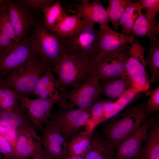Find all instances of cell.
Instances as JSON below:
<instances>
[{"label":"cell","mask_w":159,"mask_h":159,"mask_svg":"<svg viewBox=\"0 0 159 159\" xmlns=\"http://www.w3.org/2000/svg\"><path fill=\"white\" fill-rule=\"evenodd\" d=\"M1 6L0 7V8H1Z\"/></svg>","instance_id":"obj_44"},{"label":"cell","mask_w":159,"mask_h":159,"mask_svg":"<svg viewBox=\"0 0 159 159\" xmlns=\"http://www.w3.org/2000/svg\"><path fill=\"white\" fill-rule=\"evenodd\" d=\"M98 29L99 42L97 56L129 48L128 44H130L135 38L131 35L127 36L112 30L109 25L100 26Z\"/></svg>","instance_id":"obj_16"},{"label":"cell","mask_w":159,"mask_h":159,"mask_svg":"<svg viewBox=\"0 0 159 159\" xmlns=\"http://www.w3.org/2000/svg\"><path fill=\"white\" fill-rule=\"evenodd\" d=\"M150 42L148 54L145 61V66L150 73V85L159 80V40L157 38Z\"/></svg>","instance_id":"obj_27"},{"label":"cell","mask_w":159,"mask_h":159,"mask_svg":"<svg viewBox=\"0 0 159 159\" xmlns=\"http://www.w3.org/2000/svg\"><path fill=\"white\" fill-rule=\"evenodd\" d=\"M0 153L4 157L9 158L16 157L14 143L3 134H0Z\"/></svg>","instance_id":"obj_34"},{"label":"cell","mask_w":159,"mask_h":159,"mask_svg":"<svg viewBox=\"0 0 159 159\" xmlns=\"http://www.w3.org/2000/svg\"><path fill=\"white\" fill-rule=\"evenodd\" d=\"M14 144L16 156L21 159L32 158L43 148L41 136L31 126L17 130Z\"/></svg>","instance_id":"obj_14"},{"label":"cell","mask_w":159,"mask_h":159,"mask_svg":"<svg viewBox=\"0 0 159 159\" xmlns=\"http://www.w3.org/2000/svg\"><path fill=\"white\" fill-rule=\"evenodd\" d=\"M101 94L112 99L118 100L130 88L121 79V77L100 80Z\"/></svg>","instance_id":"obj_26"},{"label":"cell","mask_w":159,"mask_h":159,"mask_svg":"<svg viewBox=\"0 0 159 159\" xmlns=\"http://www.w3.org/2000/svg\"><path fill=\"white\" fill-rule=\"evenodd\" d=\"M51 67V65L45 59L34 57L9 73L1 80L19 97H28L32 95L42 75Z\"/></svg>","instance_id":"obj_2"},{"label":"cell","mask_w":159,"mask_h":159,"mask_svg":"<svg viewBox=\"0 0 159 159\" xmlns=\"http://www.w3.org/2000/svg\"><path fill=\"white\" fill-rule=\"evenodd\" d=\"M43 11L44 15V23L48 28L53 31L56 24L67 14L58 0Z\"/></svg>","instance_id":"obj_30"},{"label":"cell","mask_w":159,"mask_h":159,"mask_svg":"<svg viewBox=\"0 0 159 159\" xmlns=\"http://www.w3.org/2000/svg\"><path fill=\"white\" fill-rule=\"evenodd\" d=\"M90 117V112L79 108L59 109L51 113L49 120L58 129L68 142L87 124Z\"/></svg>","instance_id":"obj_8"},{"label":"cell","mask_w":159,"mask_h":159,"mask_svg":"<svg viewBox=\"0 0 159 159\" xmlns=\"http://www.w3.org/2000/svg\"><path fill=\"white\" fill-rule=\"evenodd\" d=\"M7 1L0 10V55L10 52L17 45L16 37L10 22Z\"/></svg>","instance_id":"obj_18"},{"label":"cell","mask_w":159,"mask_h":159,"mask_svg":"<svg viewBox=\"0 0 159 159\" xmlns=\"http://www.w3.org/2000/svg\"><path fill=\"white\" fill-rule=\"evenodd\" d=\"M2 155L0 153V159H3Z\"/></svg>","instance_id":"obj_42"},{"label":"cell","mask_w":159,"mask_h":159,"mask_svg":"<svg viewBox=\"0 0 159 159\" xmlns=\"http://www.w3.org/2000/svg\"><path fill=\"white\" fill-rule=\"evenodd\" d=\"M142 9L138 1L126 8L119 22V26L122 28L121 33L127 36L131 35V29L135 20L142 13Z\"/></svg>","instance_id":"obj_29"},{"label":"cell","mask_w":159,"mask_h":159,"mask_svg":"<svg viewBox=\"0 0 159 159\" xmlns=\"http://www.w3.org/2000/svg\"><path fill=\"white\" fill-rule=\"evenodd\" d=\"M130 48L96 57L92 66L100 80L121 77L129 57Z\"/></svg>","instance_id":"obj_9"},{"label":"cell","mask_w":159,"mask_h":159,"mask_svg":"<svg viewBox=\"0 0 159 159\" xmlns=\"http://www.w3.org/2000/svg\"><path fill=\"white\" fill-rule=\"evenodd\" d=\"M95 128L80 130L68 142V156H84L90 144Z\"/></svg>","instance_id":"obj_24"},{"label":"cell","mask_w":159,"mask_h":159,"mask_svg":"<svg viewBox=\"0 0 159 159\" xmlns=\"http://www.w3.org/2000/svg\"><path fill=\"white\" fill-rule=\"evenodd\" d=\"M6 3L10 22L18 44L27 37L30 29L37 21L28 7L11 0H7Z\"/></svg>","instance_id":"obj_12"},{"label":"cell","mask_w":159,"mask_h":159,"mask_svg":"<svg viewBox=\"0 0 159 159\" xmlns=\"http://www.w3.org/2000/svg\"><path fill=\"white\" fill-rule=\"evenodd\" d=\"M42 131V146L51 157L54 159H65L68 156V142L55 125L49 122Z\"/></svg>","instance_id":"obj_15"},{"label":"cell","mask_w":159,"mask_h":159,"mask_svg":"<svg viewBox=\"0 0 159 159\" xmlns=\"http://www.w3.org/2000/svg\"><path fill=\"white\" fill-rule=\"evenodd\" d=\"M147 95L150 97L145 104V108L150 115L158 111L159 109V86L151 91H148Z\"/></svg>","instance_id":"obj_33"},{"label":"cell","mask_w":159,"mask_h":159,"mask_svg":"<svg viewBox=\"0 0 159 159\" xmlns=\"http://www.w3.org/2000/svg\"><path fill=\"white\" fill-rule=\"evenodd\" d=\"M59 93L51 98L32 99L28 97H19L20 103L29 121L42 131L49 123L51 110L59 99Z\"/></svg>","instance_id":"obj_10"},{"label":"cell","mask_w":159,"mask_h":159,"mask_svg":"<svg viewBox=\"0 0 159 159\" xmlns=\"http://www.w3.org/2000/svg\"><path fill=\"white\" fill-rule=\"evenodd\" d=\"M58 90L57 80L51 67L42 75L32 95L37 98H49L58 94Z\"/></svg>","instance_id":"obj_21"},{"label":"cell","mask_w":159,"mask_h":159,"mask_svg":"<svg viewBox=\"0 0 159 159\" xmlns=\"http://www.w3.org/2000/svg\"><path fill=\"white\" fill-rule=\"evenodd\" d=\"M98 29L92 23L84 24L78 32L67 37L66 53L84 63L92 64L99 50Z\"/></svg>","instance_id":"obj_4"},{"label":"cell","mask_w":159,"mask_h":159,"mask_svg":"<svg viewBox=\"0 0 159 159\" xmlns=\"http://www.w3.org/2000/svg\"><path fill=\"white\" fill-rule=\"evenodd\" d=\"M142 9L146 10V14L150 19L155 20L156 15L159 12V0H139Z\"/></svg>","instance_id":"obj_36"},{"label":"cell","mask_w":159,"mask_h":159,"mask_svg":"<svg viewBox=\"0 0 159 159\" xmlns=\"http://www.w3.org/2000/svg\"><path fill=\"white\" fill-rule=\"evenodd\" d=\"M132 159H142L140 156L138 157H137Z\"/></svg>","instance_id":"obj_41"},{"label":"cell","mask_w":159,"mask_h":159,"mask_svg":"<svg viewBox=\"0 0 159 159\" xmlns=\"http://www.w3.org/2000/svg\"><path fill=\"white\" fill-rule=\"evenodd\" d=\"M29 122L20 102L11 110L0 109V124L8 129L17 130L24 126H31Z\"/></svg>","instance_id":"obj_20"},{"label":"cell","mask_w":159,"mask_h":159,"mask_svg":"<svg viewBox=\"0 0 159 159\" xmlns=\"http://www.w3.org/2000/svg\"><path fill=\"white\" fill-rule=\"evenodd\" d=\"M115 150L102 134L94 131L84 159H113Z\"/></svg>","instance_id":"obj_19"},{"label":"cell","mask_w":159,"mask_h":159,"mask_svg":"<svg viewBox=\"0 0 159 159\" xmlns=\"http://www.w3.org/2000/svg\"><path fill=\"white\" fill-rule=\"evenodd\" d=\"M138 92L133 89L129 90L120 98L115 101L114 109L107 114L105 117V120L119 113L129 103L133 100Z\"/></svg>","instance_id":"obj_32"},{"label":"cell","mask_w":159,"mask_h":159,"mask_svg":"<svg viewBox=\"0 0 159 159\" xmlns=\"http://www.w3.org/2000/svg\"><path fill=\"white\" fill-rule=\"evenodd\" d=\"M32 158H26V159H31ZM3 159H19V158H17L16 157H14V158H6V157H4V158Z\"/></svg>","instance_id":"obj_40"},{"label":"cell","mask_w":159,"mask_h":159,"mask_svg":"<svg viewBox=\"0 0 159 159\" xmlns=\"http://www.w3.org/2000/svg\"><path fill=\"white\" fill-rule=\"evenodd\" d=\"M157 119L154 116L145 120L137 130L122 142L116 150L113 159H132L140 157L146 134Z\"/></svg>","instance_id":"obj_11"},{"label":"cell","mask_w":159,"mask_h":159,"mask_svg":"<svg viewBox=\"0 0 159 159\" xmlns=\"http://www.w3.org/2000/svg\"><path fill=\"white\" fill-rule=\"evenodd\" d=\"M142 159H159V120L151 127L145 138L141 151Z\"/></svg>","instance_id":"obj_23"},{"label":"cell","mask_w":159,"mask_h":159,"mask_svg":"<svg viewBox=\"0 0 159 159\" xmlns=\"http://www.w3.org/2000/svg\"><path fill=\"white\" fill-rule=\"evenodd\" d=\"M84 156H68L65 159H84Z\"/></svg>","instance_id":"obj_38"},{"label":"cell","mask_w":159,"mask_h":159,"mask_svg":"<svg viewBox=\"0 0 159 159\" xmlns=\"http://www.w3.org/2000/svg\"><path fill=\"white\" fill-rule=\"evenodd\" d=\"M142 102L122 113L107 119L102 128L103 135L115 150L122 142L137 130L150 116Z\"/></svg>","instance_id":"obj_1"},{"label":"cell","mask_w":159,"mask_h":159,"mask_svg":"<svg viewBox=\"0 0 159 159\" xmlns=\"http://www.w3.org/2000/svg\"><path fill=\"white\" fill-rule=\"evenodd\" d=\"M134 0H109L106 9L109 21L117 32L120 19L126 8L135 3Z\"/></svg>","instance_id":"obj_28"},{"label":"cell","mask_w":159,"mask_h":159,"mask_svg":"<svg viewBox=\"0 0 159 159\" xmlns=\"http://www.w3.org/2000/svg\"><path fill=\"white\" fill-rule=\"evenodd\" d=\"M39 57L27 37L11 51L0 55V77L6 75L32 58Z\"/></svg>","instance_id":"obj_13"},{"label":"cell","mask_w":159,"mask_h":159,"mask_svg":"<svg viewBox=\"0 0 159 159\" xmlns=\"http://www.w3.org/2000/svg\"><path fill=\"white\" fill-rule=\"evenodd\" d=\"M18 1L29 8L37 11H43L45 8L54 4L56 2L54 0H21Z\"/></svg>","instance_id":"obj_35"},{"label":"cell","mask_w":159,"mask_h":159,"mask_svg":"<svg viewBox=\"0 0 159 159\" xmlns=\"http://www.w3.org/2000/svg\"><path fill=\"white\" fill-rule=\"evenodd\" d=\"M20 103L19 97L13 90L6 86L1 80L0 109L11 110Z\"/></svg>","instance_id":"obj_31"},{"label":"cell","mask_w":159,"mask_h":159,"mask_svg":"<svg viewBox=\"0 0 159 159\" xmlns=\"http://www.w3.org/2000/svg\"><path fill=\"white\" fill-rule=\"evenodd\" d=\"M0 84H1V80L0 79Z\"/></svg>","instance_id":"obj_43"},{"label":"cell","mask_w":159,"mask_h":159,"mask_svg":"<svg viewBox=\"0 0 159 159\" xmlns=\"http://www.w3.org/2000/svg\"><path fill=\"white\" fill-rule=\"evenodd\" d=\"M130 44L129 57L121 78L137 92H145L150 87L145 61V48L135 38Z\"/></svg>","instance_id":"obj_5"},{"label":"cell","mask_w":159,"mask_h":159,"mask_svg":"<svg viewBox=\"0 0 159 159\" xmlns=\"http://www.w3.org/2000/svg\"><path fill=\"white\" fill-rule=\"evenodd\" d=\"M31 159H54L43 147Z\"/></svg>","instance_id":"obj_37"},{"label":"cell","mask_w":159,"mask_h":159,"mask_svg":"<svg viewBox=\"0 0 159 159\" xmlns=\"http://www.w3.org/2000/svg\"><path fill=\"white\" fill-rule=\"evenodd\" d=\"M6 1V0H0V7L5 3Z\"/></svg>","instance_id":"obj_39"},{"label":"cell","mask_w":159,"mask_h":159,"mask_svg":"<svg viewBox=\"0 0 159 159\" xmlns=\"http://www.w3.org/2000/svg\"><path fill=\"white\" fill-rule=\"evenodd\" d=\"M29 37L31 44L38 56L52 67L66 53L67 37L48 28L44 21L37 22Z\"/></svg>","instance_id":"obj_3"},{"label":"cell","mask_w":159,"mask_h":159,"mask_svg":"<svg viewBox=\"0 0 159 159\" xmlns=\"http://www.w3.org/2000/svg\"><path fill=\"white\" fill-rule=\"evenodd\" d=\"M74 6L77 12L81 14L84 23H98L100 26L109 25L107 10L101 0H93L90 3L89 0H82Z\"/></svg>","instance_id":"obj_17"},{"label":"cell","mask_w":159,"mask_h":159,"mask_svg":"<svg viewBox=\"0 0 159 159\" xmlns=\"http://www.w3.org/2000/svg\"><path fill=\"white\" fill-rule=\"evenodd\" d=\"M131 33L134 37H148L151 41L159 35V23L142 13L135 20Z\"/></svg>","instance_id":"obj_22"},{"label":"cell","mask_w":159,"mask_h":159,"mask_svg":"<svg viewBox=\"0 0 159 159\" xmlns=\"http://www.w3.org/2000/svg\"><path fill=\"white\" fill-rule=\"evenodd\" d=\"M84 25L81 14L69 16L67 14L56 24L53 31L62 36L67 37L80 31Z\"/></svg>","instance_id":"obj_25"},{"label":"cell","mask_w":159,"mask_h":159,"mask_svg":"<svg viewBox=\"0 0 159 159\" xmlns=\"http://www.w3.org/2000/svg\"><path fill=\"white\" fill-rule=\"evenodd\" d=\"M101 86L95 72L88 79L80 82L70 89L59 92L60 98L67 101L72 107L90 112L93 105L101 99Z\"/></svg>","instance_id":"obj_7"},{"label":"cell","mask_w":159,"mask_h":159,"mask_svg":"<svg viewBox=\"0 0 159 159\" xmlns=\"http://www.w3.org/2000/svg\"><path fill=\"white\" fill-rule=\"evenodd\" d=\"M52 69L58 76L60 92L87 80L95 72L92 65L83 62L66 53L60 57Z\"/></svg>","instance_id":"obj_6"}]
</instances>
